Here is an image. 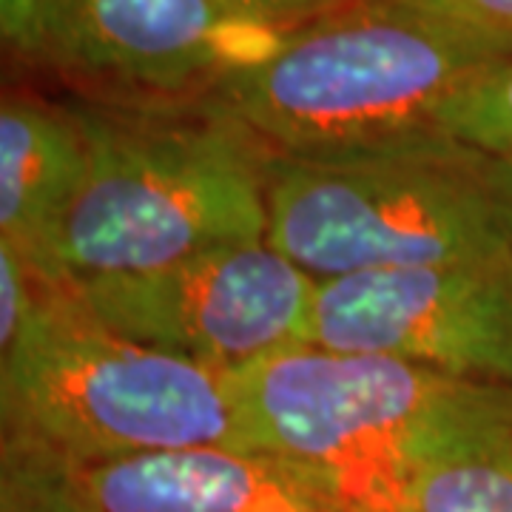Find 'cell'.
Here are the masks:
<instances>
[{"label": "cell", "instance_id": "6da1fadb", "mask_svg": "<svg viewBox=\"0 0 512 512\" xmlns=\"http://www.w3.org/2000/svg\"><path fill=\"white\" fill-rule=\"evenodd\" d=\"M86 168L29 268L74 288L268 237V148L208 97L69 106Z\"/></svg>", "mask_w": 512, "mask_h": 512}, {"label": "cell", "instance_id": "7a4b0ae2", "mask_svg": "<svg viewBox=\"0 0 512 512\" xmlns=\"http://www.w3.org/2000/svg\"><path fill=\"white\" fill-rule=\"evenodd\" d=\"M268 242L316 282L512 254V160L444 131L268 151Z\"/></svg>", "mask_w": 512, "mask_h": 512}, {"label": "cell", "instance_id": "3957f363", "mask_svg": "<svg viewBox=\"0 0 512 512\" xmlns=\"http://www.w3.org/2000/svg\"><path fill=\"white\" fill-rule=\"evenodd\" d=\"M225 384L245 450L279 458L348 512H413L421 473L510 387L316 345L225 373Z\"/></svg>", "mask_w": 512, "mask_h": 512}, {"label": "cell", "instance_id": "277c9868", "mask_svg": "<svg viewBox=\"0 0 512 512\" xmlns=\"http://www.w3.org/2000/svg\"><path fill=\"white\" fill-rule=\"evenodd\" d=\"M504 60L444 23L350 0L285 29L205 97L268 151H330L436 131L447 100Z\"/></svg>", "mask_w": 512, "mask_h": 512}, {"label": "cell", "instance_id": "5b68a950", "mask_svg": "<svg viewBox=\"0 0 512 512\" xmlns=\"http://www.w3.org/2000/svg\"><path fill=\"white\" fill-rule=\"evenodd\" d=\"M0 413L3 436L43 444L80 467L245 450L222 373L103 328L43 279L26 325L0 348Z\"/></svg>", "mask_w": 512, "mask_h": 512}, {"label": "cell", "instance_id": "8992f818", "mask_svg": "<svg viewBox=\"0 0 512 512\" xmlns=\"http://www.w3.org/2000/svg\"><path fill=\"white\" fill-rule=\"evenodd\" d=\"M63 291L103 328L225 376L308 345L316 279L259 239Z\"/></svg>", "mask_w": 512, "mask_h": 512}, {"label": "cell", "instance_id": "52a82bcc", "mask_svg": "<svg viewBox=\"0 0 512 512\" xmlns=\"http://www.w3.org/2000/svg\"><path fill=\"white\" fill-rule=\"evenodd\" d=\"M308 345L512 387V254L322 279Z\"/></svg>", "mask_w": 512, "mask_h": 512}, {"label": "cell", "instance_id": "ba28073f", "mask_svg": "<svg viewBox=\"0 0 512 512\" xmlns=\"http://www.w3.org/2000/svg\"><path fill=\"white\" fill-rule=\"evenodd\" d=\"M282 32L217 0H52V69L94 100H197Z\"/></svg>", "mask_w": 512, "mask_h": 512}, {"label": "cell", "instance_id": "9c48e42d", "mask_svg": "<svg viewBox=\"0 0 512 512\" xmlns=\"http://www.w3.org/2000/svg\"><path fill=\"white\" fill-rule=\"evenodd\" d=\"M106 512H348L279 458L202 447L86 467Z\"/></svg>", "mask_w": 512, "mask_h": 512}, {"label": "cell", "instance_id": "30bf717a", "mask_svg": "<svg viewBox=\"0 0 512 512\" xmlns=\"http://www.w3.org/2000/svg\"><path fill=\"white\" fill-rule=\"evenodd\" d=\"M86 168L72 109L6 94L0 106V242L35 262L55 237Z\"/></svg>", "mask_w": 512, "mask_h": 512}, {"label": "cell", "instance_id": "8fae6325", "mask_svg": "<svg viewBox=\"0 0 512 512\" xmlns=\"http://www.w3.org/2000/svg\"><path fill=\"white\" fill-rule=\"evenodd\" d=\"M413 512H512V387L421 473Z\"/></svg>", "mask_w": 512, "mask_h": 512}, {"label": "cell", "instance_id": "7c38bea8", "mask_svg": "<svg viewBox=\"0 0 512 512\" xmlns=\"http://www.w3.org/2000/svg\"><path fill=\"white\" fill-rule=\"evenodd\" d=\"M0 512H106L86 467L35 441L0 439Z\"/></svg>", "mask_w": 512, "mask_h": 512}, {"label": "cell", "instance_id": "4fadbf2b", "mask_svg": "<svg viewBox=\"0 0 512 512\" xmlns=\"http://www.w3.org/2000/svg\"><path fill=\"white\" fill-rule=\"evenodd\" d=\"M436 131L512 160V57L458 89L439 111Z\"/></svg>", "mask_w": 512, "mask_h": 512}, {"label": "cell", "instance_id": "5bb4252c", "mask_svg": "<svg viewBox=\"0 0 512 512\" xmlns=\"http://www.w3.org/2000/svg\"><path fill=\"white\" fill-rule=\"evenodd\" d=\"M390 9L444 23L461 35L476 37L495 55L512 57V0H376Z\"/></svg>", "mask_w": 512, "mask_h": 512}, {"label": "cell", "instance_id": "9a60e30c", "mask_svg": "<svg viewBox=\"0 0 512 512\" xmlns=\"http://www.w3.org/2000/svg\"><path fill=\"white\" fill-rule=\"evenodd\" d=\"M0 37L9 55L52 69V0H0Z\"/></svg>", "mask_w": 512, "mask_h": 512}, {"label": "cell", "instance_id": "2e32d148", "mask_svg": "<svg viewBox=\"0 0 512 512\" xmlns=\"http://www.w3.org/2000/svg\"><path fill=\"white\" fill-rule=\"evenodd\" d=\"M234 15L274 26V29H291L305 20L319 18L336 6H345L350 0H217Z\"/></svg>", "mask_w": 512, "mask_h": 512}]
</instances>
